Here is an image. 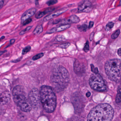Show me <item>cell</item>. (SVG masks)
Wrapping results in <instances>:
<instances>
[{
  "mask_svg": "<svg viewBox=\"0 0 121 121\" xmlns=\"http://www.w3.org/2000/svg\"><path fill=\"white\" fill-rule=\"evenodd\" d=\"M22 58V57H21L20 58H18V59H17L12 60V61H11V62L13 63H16L18 62L21 61Z\"/></svg>",
  "mask_w": 121,
  "mask_h": 121,
  "instance_id": "32",
  "label": "cell"
},
{
  "mask_svg": "<svg viewBox=\"0 0 121 121\" xmlns=\"http://www.w3.org/2000/svg\"><path fill=\"white\" fill-rule=\"evenodd\" d=\"M55 40L58 42L65 41L66 40V38L65 36L62 35H59L56 36L55 37Z\"/></svg>",
  "mask_w": 121,
  "mask_h": 121,
  "instance_id": "18",
  "label": "cell"
},
{
  "mask_svg": "<svg viewBox=\"0 0 121 121\" xmlns=\"http://www.w3.org/2000/svg\"><path fill=\"white\" fill-rule=\"evenodd\" d=\"M44 54L43 53H39V54H37L34 56L32 58V59L33 60H34V61L37 60L42 58L44 56Z\"/></svg>",
  "mask_w": 121,
  "mask_h": 121,
  "instance_id": "19",
  "label": "cell"
},
{
  "mask_svg": "<svg viewBox=\"0 0 121 121\" xmlns=\"http://www.w3.org/2000/svg\"><path fill=\"white\" fill-rule=\"evenodd\" d=\"M104 69L109 79L115 82L121 81V59H115L108 60L104 65Z\"/></svg>",
  "mask_w": 121,
  "mask_h": 121,
  "instance_id": "5",
  "label": "cell"
},
{
  "mask_svg": "<svg viewBox=\"0 0 121 121\" xmlns=\"http://www.w3.org/2000/svg\"><path fill=\"white\" fill-rule=\"evenodd\" d=\"M83 50L86 53L89 50V42L88 40L85 43L84 48H83Z\"/></svg>",
  "mask_w": 121,
  "mask_h": 121,
  "instance_id": "26",
  "label": "cell"
},
{
  "mask_svg": "<svg viewBox=\"0 0 121 121\" xmlns=\"http://www.w3.org/2000/svg\"><path fill=\"white\" fill-rule=\"evenodd\" d=\"M32 27L33 26H32L27 27L25 29L21 31L20 32V33H19V35H24L27 32H28V31H29L30 30Z\"/></svg>",
  "mask_w": 121,
  "mask_h": 121,
  "instance_id": "22",
  "label": "cell"
},
{
  "mask_svg": "<svg viewBox=\"0 0 121 121\" xmlns=\"http://www.w3.org/2000/svg\"><path fill=\"white\" fill-rule=\"evenodd\" d=\"M89 82L90 87L94 90L98 92H104L107 90V86L104 79L98 73L92 74Z\"/></svg>",
  "mask_w": 121,
  "mask_h": 121,
  "instance_id": "6",
  "label": "cell"
},
{
  "mask_svg": "<svg viewBox=\"0 0 121 121\" xmlns=\"http://www.w3.org/2000/svg\"><path fill=\"white\" fill-rule=\"evenodd\" d=\"M40 101L45 110L48 113H52L56 106V95L52 88L49 86H42L40 91Z\"/></svg>",
  "mask_w": 121,
  "mask_h": 121,
  "instance_id": "3",
  "label": "cell"
},
{
  "mask_svg": "<svg viewBox=\"0 0 121 121\" xmlns=\"http://www.w3.org/2000/svg\"><path fill=\"white\" fill-rule=\"evenodd\" d=\"M90 66H91L92 72H93L94 74L98 73V69L97 68H95L94 66L92 64H91Z\"/></svg>",
  "mask_w": 121,
  "mask_h": 121,
  "instance_id": "28",
  "label": "cell"
},
{
  "mask_svg": "<svg viewBox=\"0 0 121 121\" xmlns=\"http://www.w3.org/2000/svg\"><path fill=\"white\" fill-rule=\"evenodd\" d=\"M61 19H57L56 20H52L50 22H49V23H51L52 24H56L57 23H59V22H60L61 21Z\"/></svg>",
  "mask_w": 121,
  "mask_h": 121,
  "instance_id": "29",
  "label": "cell"
},
{
  "mask_svg": "<svg viewBox=\"0 0 121 121\" xmlns=\"http://www.w3.org/2000/svg\"><path fill=\"white\" fill-rule=\"evenodd\" d=\"M71 25H61L56 27L54 28L47 31V34H51L56 32H60L65 30L71 27Z\"/></svg>",
  "mask_w": 121,
  "mask_h": 121,
  "instance_id": "13",
  "label": "cell"
},
{
  "mask_svg": "<svg viewBox=\"0 0 121 121\" xmlns=\"http://www.w3.org/2000/svg\"><path fill=\"white\" fill-rule=\"evenodd\" d=\"M114 114L113 109L108 104L98 105L93 108L87 117V121H112Z\"/></svg>",
  "mask_w": 121,
  "mask_h": 121,
  "instance_id": "1",
  "label": "cell"
},
{
  "mask_svg": "<svg viewBox=\"0 0 121 121\" xmlns=\"http://www.w3.org/2000/svg\"><path fill=\"white\" fill-rule=\"evenodd\" d=\"M114 25V23L112 22H109L106 26V30L107 31L110 30L112 28Z\"/></svg>",
  "mask_w": 121,
  "mask_h": 121,
  "instance_id": "24",
  "label": "cell"
},
{
  "mask_svg": "<svg viewBox=\"0 0 121 121\" xmlns=\"http://www.w3.org/2000/svg\"><path fill=\"white\" fill-rule=\"evenodd\" d=\"M57 2H58V1L57 0H49L46 3V4L48 6H51L56 4Z\"/></svg>",
  "mask_w": 121,
  "mask_h": 121,
  "instance_id": "27",
  "label": "cell"
},
{
  "mask_svg": "<svg viewBox=\"0 0 121 121\" xmlns=\"http://www.w3.org/2000/svg\"><path fill=\"white\" fill-rule=\"evenodd\" d=\"M116 101L117 104L121 106V94L117 93L116 97Z\"/></svg>",
  "mask_w": 121,
  "mask_h": 121,
  "instance_id": "20",
  "label": "cell"
},
{
  "mask_svg": "<svg viewBox=\"0 0 121 121\" xmlns=\"http://www.w3.org/2000/svg\"><path fill=\"white\" fill-rule=\"evenodd\" d=\"M94 32L92 33H91V35H90V41H92L93 40V38H94Z\"/></svg>",
  "mask_w": 121,
  "mask_h": 121,
  "instance_id": "34",
  "label": "cell"
},
{
  "mask_svg": "<svg viewBox=\"0 0 121 121\" xmlns=\"http://www.w3.org/2000/svg\"><path fill=\"white\" fill-rule=\"evenodd\" d=\"M43 28L42 26L39 25L37 26L33 31V33L34 35H39L42 33L43 31Z\"/></svg>",
  "mask_w": 121,
  "mask_h": 121,
  "instance_id": "16",
  "label": "cell"
},
{
  "mask_svg": "<svg viewBox=\"0 0 121 121\" xmlns=\"http://www.w3.org/2000/svg\"><path fill=\"white\" fill-rule=\"evenodd\" d=\"M117 53H118L119 56L121 57V48H119V49L118 50Z\"/></svg>",
  "mask_w": 121,
  "mask_h": 121,
  "instance_id": "35",
  "label": "cell"
},
{
  "mask_svg": "<svg viewBox=\"0 0 121 121\" xmlns=\"http://www.w3.org/2000/svg\"><path fill=\"white\" fill-rule=\"evenodd\" d=\"M13 95L14 102L22 111L28 112L31 111L32 105L22 86L18 85L15 87L13 90Z\"/></svg>",
  "mask_w": 121,
  "mask_h": 121,
  "instance_id": "4",
  "label": "cell"
},
{
  "mask_svg": "<svg viewBox=\"0 0 121 121\" xmlns=\"http://www.w3.org/2000/svg\"><path fill=\"white\" fill-rule=\"evenodd\" d=\"M5 37L4 36H3L1 37L0 38V41H1L2 40H3L5 38Z\"/></svg>",
  "mask_w": 121,
  "mask_h": 121,
  "instance_id": "41",
  "label": "cell"
},
{
  "mask_svg": "<svg viewBox=\"0 0 121 121\" xmlns=\"http://www.w3.org/2000/svg\"><path fill=\"white\" fill-rule=\"evenodd\" d=\"M51 81L55 90L58 92L63 91L67 86L69 81L68 71L63 66H59L52 72Z\"/></svg>",
  "mask_w": 121,
  "mask_h": 121,
  "instance_id": "2",
  "label": "cell"
},
{
  "mask_svg": "<svg viewBox=\"0 0 121 121\" xmlns=\"http://www.w3.org/2000/svg\"><path fill=\"white\" fill-rule=\"evenodd\" d=\"M28 99L32 107L38 106L40 101V92L37 89L32 90L29 93Z\"/></svg>",
  "mask_w": 121,
  "mask_h": 121,
  "instance_id": "7",
  "label": "cell"
},
{
  "mask_svg": "<svg viewBox=\"0 0 121 121\" xmlns=\"http://www.w3.org/2000/svg\"><path fill=\"white\" fill-rule=\"evenodd\" d=\"M92 9L91 3L87 0L80 1L78 4V10L79 13H88Z\"/></svg>",
  "mask_w": 121,
  "mask_h": 121,
  "instance_id": "8",
  "label": "cell"
},
{
  "mask_svg": "<svg viewBox=\"0 0 121 121\" xmlns=\"http://www.w3.org/2000/svg\"><path fill=\"white\" fill-rule=\"evenodd\" d=\"M28 62H29V63L27 62V64L28 65H32V64H33V62H32V61H28Z\"/></svg>",
  "mask_w": 121,
  "mask_h": 121,
  "instance_id": "39",
  "label": "cell"
},
{
  "mask_svg": "<svg viewBox=\"0 0 121 121\" xmlns=\"http://www.w3.org/2000/svg\"><path fill=\"white\" fill-rule=\"evenodd\" d=\"M31 47L30 45L27 46V47L23 48L22 51V55H25L28 52H30L31 50Z\"/></svg>",
  "mask_w": 121,
  "mask_h": 121,
  "instance_id": "21",
  "label": "cell"
},
{
  "mask_svg": "<svg viewBox=\"0 0 121 121\" xmlns=\"http://www.w3.org/2000/svg\"><path fill=\"white\" fill-rule=\"evenodd\" d=\"M119 20L120 21H121V15L119 17Z\"/></svg>",
  "mask_w": 121,
  "mask_h": 121,
  "instance_id": "42",
  "label": "cell"
},
{
  "mask_svg": "<svg viewBox=\"0 0 121 121\" xmlns=\"http://www.w3.org/2000/svg\"><path fill=\"white\" fill-rule=\"evenodd\" d=\"M67 9H68L67 8H64L62 9H60V10H58L57 11L54 12L53 13L49 14V15H48L44 18L43 21H45V22H47V21H48L50 20L51 19L56 18V17L59 16L61 14L66 11L67 10Z\"/></svg>",
  "mask_w": 121,
  "mask_h": 121,
  "instance_id": "12",
  "label": "cell"
},
{
  "mask_svg": "<svg viewBox=\"0 0 121 121\" xmlns=\"http://www.w3.org/2000/svg\"><path fill=\"white\" fill-rule=\"evenodd\" d=\"M36 11H37V9L35 8H32L27 10L23 13L21 16V23H23L26 20L30 18L31 17L35 15Z\"/></svg>",
  "mask_w": 121,
  "mask_h": 121,
  "instance_id": "10",
  "label": "cell"
},
{
  "mask_svg": "<svg viewBox=\"0 0 121 121\" xmlns=\"http://www.w3.org/2000/svg\"><path fill=\"white\" fill-rule=\"evenodd\" d=\"M118 92L121 93V83L118 88Z\"/></svg>",
  "mask_w": 121,
  "mask_h": 121,
  "instance_id": "37",
  "label": "cell"
},
{
  "mask_svg": "<svg viewBox=\"0 0 121 121\" xmlns=\"http://www.w3.org/2000/svg\"><path fill=\"white\" fill-rule=\"evenodd\" d=\"M15 40L14 39H11V40H10V45H9V46L8 47H9V46H11V45H13V44H14V43H15Z\"/></svg>",
  "mask_w": 121,
  "mask_h": 121,
  "instance_id": "33",
  "label": "cell"
},
{
  "mask_svg": "<svg viewBox=\"0 0 121 121\" xmlns=\"http://www.w3.org/2000/svg\"><path fill=\"white\" fill-rule=\"evenodd\" d=\"M79 18L75 15H72L68 18L62 20L60 22L62 25H70L71 23H77L80 21Z\"/></svg>",
  "mask_w": 121,
  "mask_h": 121,
  "instance_id": "9",
  "label": "cell"
},
{
  "mask_svg": "<svg viewBox=\"0 0 121 121\" xmlns=\"http://www.w3.org/2000/svg\"><path fill=\"white\" fill-rule=\"evenodd\" d=\"M77 28L80 32H86L89 29L88 26L86 24L79 25L77 26Z\"/></svg>",
  "mask_w": 121,
  "mask_h": 121,
  "instance_id": "17",
  "label": "cell"
},
{
  "mask_svg": "<svg viewBox=\"0 0 121 121\" xmlns=\"http://www.w3.org/2000/svg\"><path fill=\"white\" fill-rule=\"evenodd\" d=\"M32 18H29V19H28V20H26V21H25L23 23V25H26L29 24L30 22H32Z\"/></svg>",
  "mask_w": 121,
  "mask_h": 121,
  "instance_id": "30",
  "label": "cell"
},
{
  "mask_svg": "<svg viewBox=\"0 0 121 121\" xmlns=\"http://www.w3.org/2000/svg\"><path fill=\"white\" fill-rule=\"evenodd\" d=\"M70 43L67 42L66 43H63L59 45V47L62 49H66L68 48L70 45Z\"/></svg>",
  "mask_w": 121,
  "mask_h": 121,
  "instance_id": "25",
  "label": "cell"
},
{
  "mask_svg": "<svg viewBox=\"0 0 121 121\" xmlns=\"http://www.w3.org/2000/svg\"><path fill=\"white\" fill-rule=\"evenodd\" d=\"M73 67L74 71L76 74H80L83 72L84 67L83 65H82L78 60H75L74 62Z\"/></svg>",
  "mask_w": 121,
  "mask_h": 121,
  "instance_id": "14",
  "label": "cell"
},
{
  "mask_svg": "<svg viewBox=\"0 0 121 121\" xmlns=\"http://www.w3.org/2000/svg\"><path fill=\"white\" fill-rule=\"evenodd\" d=\"M6 51H7V50H4V51H1V52H0V57L4 53L6 52Z\"/></svg>",
  "mask_w": 121,
  "mask_h": 121,
  "instance_id": "38",
  "label": "cell"
},
{
  "mask_svg": "<svg viewBox=\"0 0 121 121\" xmlns=\"http://www.w3.org/2000/svg\"></svg>",
  "mask_w": 121,
  "mask_h": 121,
  "instance_id": "43",
  "label": "cell"
},
{
  "mask_svg": "<svg viewBox=\"0 0 121 121\" xmlns=\"http://www.w3.org/2000/svg\"><path fill=\"white\" fill-rule=\"evenodd\" d=\"M91 95V93L90 92H88L86 94V96L87 97H89Z\"/></svg>",
  "mask_w": 121,
  "mask_h": 121,
  "instance_id": "40",
  "label": "cell"
},
{
  "mask_svg": "<svg viewBox=\"0 0 121 121\" xmlns=\"http://www.w3.org/2000/svg\"><path fill=\"white\" fill-rule=\"evenodd\" d=\"M4 4L3 1H0V9L3 7Z\"/></svg>",
  "mask_w": 121,
  "mask_h": 121,
  "instance_id": "36",
  "label": "cell"
},
{
  "mask_svg": "<svg viewBox=\"0 0 121 121\" xmlns=\"http://www.w3.org/2000/svg\"><path fill=\"white\" fill-rule=\"evenodd\" d=\"M55 9V8H54L51 7V8H48L43 11H39L35 14V18L37 19L41 18L47 13L52 12Z\"/></svg>",
  "mask_w": 121,
  "mask_h": 121,
  "instance_id": "15",
  "label": "cell"
},
{
  "mask_svg": "<svg viewBox=\"0 0 121 121\" xmlns=\"http://www.w3.org/2000/svg\"><path fill=\"white\" fill-rule=\"evenodd\" d=\"M94 22L93 21H91L90 22L89 24V26H88V28L89 29H90V28H92L94 26Z\"/></svg>",
  "mask_w": 121,
  "mask_h": 121,
  "instance_id": "31",
  "label": "cell"
},
{
  "mask_svg": "<svg viewBox=\"0 0 121 121\" xmlns=\"http://www.w3.org/2000/svg\"><path fill=\"white\" fill-rule=\"evenodd\" d=\"M10 94L8 91H5L0 94V105L3 106L8 104L10 101Z\"/></svg>",
  "mask_w": 121,
  "mask_h": 121,
  "instance_id": "11",
  "label": "cell"
},
{
  "mask_svg": "<svg viewBox=\"0 0 121 121\" xmlns=\"http://www.w3.org/2000/svg\"><path fill=\"white\" fill-rule=\"evenodd\" d=\"M120 33V30H117L115 31L111 36V38L112 39H115L117 38Z\"/></svg>",
  "mask_w": 121,
  "mask_h": 121,
  "instance_id": "23",
  "label": "cell"
}]
</instances>
